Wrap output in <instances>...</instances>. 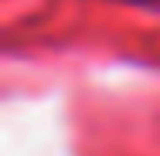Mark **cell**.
<instances>
[{"label":"cell","instance_id":"cell-1","mask_svg":"<svg viewBox=\"0 0 160 156\" xmlns=\"http://www.w3.org/2000/svg\"><path fill=\"white\" fill-rule=\"evenodd\" d=\"M126 3H140V7H157L160 0H126Z\"/></svg>","mask_w":160,"mask_h":156}]
</instances>
